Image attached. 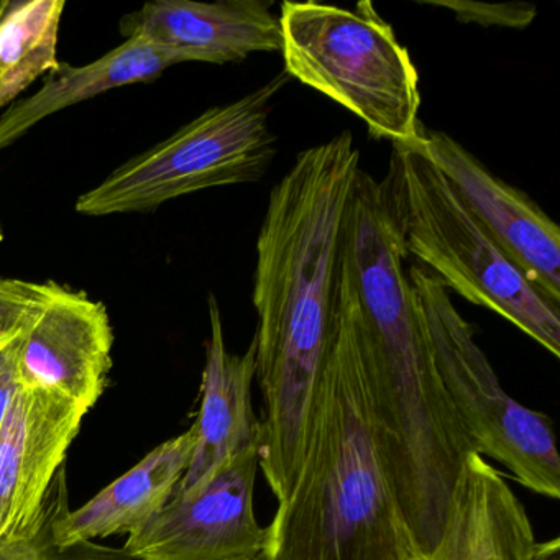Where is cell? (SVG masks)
Listing matches in <instances>:
<instances>
[{
  "mask_svg": "<svg viewBox=\"0 0 560 560\" xmlns=\"http://www.w3.org/2000/svg\"><path fill=\"white\" fill-rule=\"evenodd\" d=\"M360 168L349 130L304 150L270 192L258 234V460L278 503L306 454L332 337L340 234Z\"/></svg>",
  "mask_w": 560,
  "mask_h": 560,
  "instance_id": "6da1fadb",
  "label": "cell"
},
{
  "mask_svg": "<svg viewBox=\"0 0 560 560\" xmlns=\"http://www.w3.org/2000/svg\"><path fill=\"white\" fill-rule=\"evenodd\" d=\"M383 182L360 168L340 234L337 304L359 347L370 429L389 474L424 477L468 451L432 359Z\"/></svg>",
  "mask_w": 560,
  "mask_h": 560,
  "instance_id": "7a4b0ae2",
  "label": "cell"
},
{
  "mask_svg": "<svg viewBox=\"0 0 560 560\" xmlns=\"http://www.w3.org/2000/svg\"><path fill=\"white\" fill-rule=\"evenodd\" d=\"M265 560H422L373 442L359 347L337 300L306 454L267 526Z\"/></svg>",
  "mask_w": 560,
  "mask_h": 560,
  "instance_id": "3957f363",
  "label": "cell"
},
{
  "mask_svg": "<svg viewBox=\"0 0 560 560\" xmlns=\"http://www.w3.org/2000/svg\"><path fill=\"white\" fill-rule=\"evenodd\" d=\"M386 199L406 255L475 306L487 307L560 357V307L491 241L419 145H393Z\"/></svg>",
  "mask_w": 560,
  "mask_h": 560,
  "instance_id": "277c9868",
  "label": "cell"
},
{
  "mask_svg": "<svg viewBox=\"0 0 560 560\" xmlns=\"http://www.w3.org/2000/svg\"><path fill=\"white\" fill-rule=\"evenodd\" d=\"M278 21L288 77L355 114L376 139L422 142L418 68L372 2L349 11L287 0Z\"/></svg>",
  "mask_w": 560,
  "mask_h": 560,
  "instance_id": "5b68a950",
  "label": "cell"
},
{
  "mask_svg": "<svg viewBox=\"0 0 560 560\" xmlns=\"http://www.w3.org/2000/svg\"><path fill=\"white\" fill-rule=\"evenodd\" d=\"M288 78L283 71L247 96L206 110L81 195L77 211L91 218L149 212L202 189L260 182L277 153L268 120Z\"/></svg>",
  "mask_w": 560,
  "mask_h": 560,
  "instance_id": "8992f818",
  "label": "cell"
},
{
  "mask_svg": "<svg viewBox=\"0 0 560 560\" xmlns=\"http://www.w3.org/2000/svg\"><path fill=\"white\" fill-rule=\"evenodd\" d=\"M408 278L435 369L474 451L506 467L527 490L559 500L560 457L549 416L504 392L475 342V327L439 278L421 265H411Z\"/></svg>",
  "mask_w": 560,
  "mask_h": 560,
  "instance_id": "52a82bcc",
  "label": "cell"
},
{
  "mask_svg": "<svg viewBox=\"0 0 560 560\" xmlns=\"http://www.w3.org/2000/svg\"><path fill=\"white\" fill-rule=\"evenodd\" d=\"M258 447L241 452L205 485L175 493L122 547L137 560H265L267 527L254 510Z\"/></svg>",
  "mask_w": 560,
  "mask_h": 560,
  "instance_id": "ba28073f",
  "label": "cell"
},
{
  "mask_svg": "<svg viewBox=\"0 0 560 560\" xmlns=\"http://www.w3.org/2000/svg\"><path fill=\"white\" fill-rule=\"evenodd\" d=\"M422 152L444 173L491 241L560 307V229L526 192L498 178L457 140L422 127Z\"/></svg>",
  "mask_w": 560,
  "mask_h": 560,
  "instance_id": "9c48e42d",
  "label": "cell"
},
{
  "mask_svg": "<svg viewBox=\"0 0 560 560\" xmlns=\"http://www.w3.org/2000/svg\"><path fill=\"white\" fill-rule=\"evenodd\" d=\"M113 346L104 303L58 284L22 336V385L55 393L90 411L106 389Z\"/></svg>",
  "mask_w": 560,
  "mask_h": 560,
  "instance_id": "30bf717a",
  "label": "cell"
},
{
  "mask_svg": "<svg viewBox=\"0 0 560 560\" xmlns=\"http://www.w3.org/2000/svg\"><path fill=\"white\" fill-rule=\"evenodd\" d=\"M88 409L22 385L0 428V540L34 526Z\"/></svg>",
  "mask_w": 560,
  "mask_h": 560,
  "instance_id": "8fae6325",
  "label": "cell"
},
{
  "mask_svg": "<svg viewBox=\"0 0 560 560\" xmlns=\"http://www.w3.org/2000/svg\"><path fill=\"white\" fill-rule=\"evenodd\" d=\"M268 0H155L120 21L126 40L168 48L186 63H241L254 54H280L281 27Z\"/></svg>",
  "mask_w": 560,
  "mask_h": 560,
  "instance_id": "7c38bea8",
  "label": "cell"
},
{
  "mask_svg": "<svg viewBox=\"0 0 560 560\" xmlns=\"http://www.w3.org/2000/svg\"><path fill=\"white\" fill-rule=\"evenodd\" d=\"M208 306L211 336L206 342L201 406L198 419L192 424L196 432L195 451L175 493L196 490L241 452L258 447L260 418H257L252 405V383L257 373V342L252 339L244 355L229 352L221 307L212 293L209 294Z\"/></svg>",
  "mask_w": 560,
  "mask_h": 560,
  "instance_id": "4fadbf2b",
  "label": "cell"
},
{
  "mask_svg": "<svg viewBox=\"0 0 560 560\" xmlns=\"http://www.w3.org/2000/svg\"><path fill=\"white\" fill-rule=\"evenodd\" d=\"M526 508L480 454L465 462L444 534L422 560H530L536 546Z\"/></svg>",
  "mask_w": 560,
  "mask_h": 560,
  "instance_id": "5bb4252c",
  "label": "cell"
},
{
  "mask_svg": "<svg viewBox=\"0 0 560 560\" xmlns=\"http://www.w3.org/2000/svg\"><path fill=\"white\" fill-rule=\"evenodd\" d=\"M195 444L196 432L191 425L178 438L153 448L136 467L107 485L84 506L74 511L67 508L55 523L58 546L67 549L139 529L175 493L188 470Z\"/></svg>",
  "mask_w": 560,
  "mask_h": 560,
  "instance_id": "9a60e30c",
  "label": "cell"
},
{
  "mask_svg": "<svg viewBox=\"0 0 560 560\" xmlns=\"http://www.w3.org/2000/svg\"><path fill=\"white\" fill-rule=\"evenodd\" d=\"M186 63L176 51L129 38L86 67L61 65L48 74L44 86L27 100L15 101L0 116V150L14 145L42 120L107 91L150 83L168 68Z\"/></svg>",
  "mask_w": 560,
  "mask_h": 560,
  "instance_id": "2e32d148",
  "label": "cell"
},
{
  "mask_svg": "<svg viewBox=\"0 0 560 560\" xmlns=\"http://www.w3.org/2000/svg\"><path fill=\"white\" fill-rule=\"evenodd\" d=\"M65 0H8L0 14V109L54 73Z\"/></svg>",
  "mask_w": 560,
  "mask_h": 560,
  "instance_id": "e0dca14e",
  "label": "cell"
},
{
  "mask_svg": "<svg viewBox=\"0 0 560 560\" xmlns=\"http://www.w3.org/2000/svg\"><path fill=\"white\" fill-rule=\"evenodd\" d=\"M68 508L65 468L55 478L40 516L34 526L21 536L0 540V560H137L124 549L81 542L77 546H58L55 540V523Z\"/></svg>",
  "mask_w": 560,
  "mask_h": 560,
  "instance_id": "ac0fdd59",
  "label": "cell"
},
{
  "mask_svg": "<svg viewBox=\"0 0 560 560\" xmlns=\"http://www.w3.org/2000/svg\"><path fill=\"white\" fill-rule=\"evenodd\" d=\"M58 283L0 277V343L19 336L57 291Z\"/></svg>",
  "mask_w": 560,
  "mask_h": 560,
  "instance_id": "d6986e66",
  "label": "cell"
},
{
  "mask_svg": "<svg viewBox=\"0 0 560 560\" xmlns=\"http://www.w3.org/2000/svg\"><path fill=\"white\" fill-rule=\"evenodd\" d=\"M434 8H444L454 12L455 18L465 24H478L481 27L526 28L537 15L536 5L513 2V4H485V2H460V0H441L425 2Z\"/></svg>",
  "mask_w": 560,
  "mask_h": 560,
  "instance_id": "ffe728a7",
  "label": "cell"
},
{
  "mask_svg": "<svg viewBox=\"0 0 560 560\" xmlns=\"http://www.w3.org/2000/svg\"><path fill=\"white\" fill-rule=\"evenodd\" d=\"M24 330L8 342L0 343V428L8 418L9 409H11L19 389L22 388L19 355H21Z\"/></svg>",
  "mask_w": 560,
  "mask_h": 560,
  "instance_id": "44dd1931",
  "label": "cell"
},
{
  "mask_svg": "<svg viewBox=\"0 0 560 560\" xmlns=\"http://www.w3.org/2000/svg\"><path fill=\"white\" fill-rule=\"evenodd\" d=\"M530 560H560L559 537H553V539L550 540H544V542H536L533 553H530Z\"/></svg>",
  "mask_w": 560,
  "mask_h": 560,
  "instance_id": "7402d4cb",
  "label": "cell"
},
{
  "mask_svg": "<svg viewBox=\"0 0 560 560\" xmlns=\"http://www.w3.org/2000/svg\"><path fill=\"white\" fill-rule=\"evenodd\" d=\"M5 2H8V0H0V14H2V11H4Z\"/></svg>",
  "mask_w": 560,
  "mask_h": 560,
  "instance_id": "603a6c76",
  "label": "cell"
}]
</instances>
